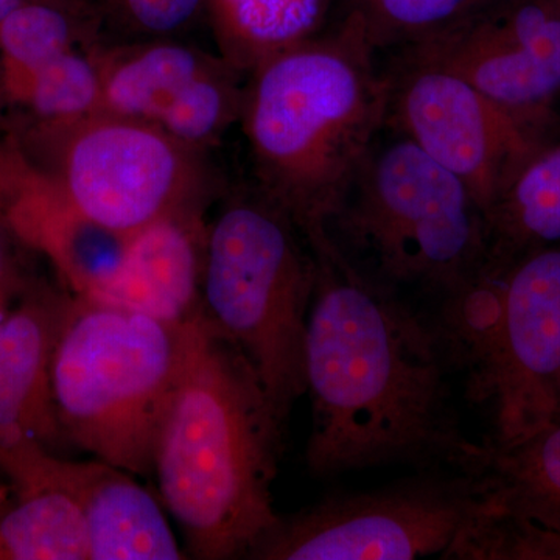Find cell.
Segmentation results:
<instances>
[{"instance_id": "e0dca14e", "label": "cell", "mask_w": 560, "mask_h": 560, "mask_svg": "<svg viewBox=\"0 0 560 560\" xmlns=\"http://www.w3.org/2000/svg\"><path fill=\"white\" fill-rule=\"evenodd\" d=\"M205 11L220 57L249 75L338 27L349 0H206Z\"/></svg>"}, {"instance_id": "44dd1931", "label": "cell", "mask_w": 560, "mask_h": 560, "mask_svg": "<svg viewBox=\"0 0 560 560\" xmlns=\"http://www.w3.org/2000/svg\"><path fill=\"white\" fill-rule=\"evenodd\" d=\"M86 0H28L0 21V57L7 88L16 94L36 70L79 47Z\"/></svg>"}, {"instance_id": "f546056e", "label": "cell", "mask_w": 560, "mask_h": 560, "mask_svg": "<svg viewBox=\"0 0 560 560\" xmlns=\"http://www.w3.org/2000/svg\"><path fill=\"white\" fill-rule=\"evenodd\" d=\"M559 419H560V407H559V418H558V420H559Z\"/></svg>"}, {"instance_id": "ba28073f", "label": "cell", "mask_w": 560, "mask_h": 560, "mask_svg": "<svg viewBox=\"0 0 560 560\" xmlns=\"http://www.w3.org/2000/svg\"><path fill=\"white\" fill-rule=\"evenodd\" d=\"M480 477L451 469L416 470L370 490L330 493L279 515L249 560H412L438 556L480 510Z\"/></svg>"}, {"instance_id": "3957f363", "label": "cell", "mask_w": 560, "mask_h": 560, "mask_svg": "<svg viewBox=\"0 0 560 560\" xmlns=\"http://www.w3.org/2000/svg\"><path fill=\"white\" fill-rule=\"evenodd\" d=\"M389 80L363 25L338 27L248 75L242 127L256 190L294 221L311 248L388 119Z\"/></svg>"}, {"instance_id": "5bb4252c", "label": "cell", "mask_w": 560, "mask_h": 560, "mask_svg": "<svg viewBox=\"0 0 560 560\" xmlns=\"http://www.w3.org/2000/svg\"><path fill=\"white\" fill-rule=\"evenodd\" d=\"M72 294L27 285L0 323V445L38 442L54 448L62 438L51 364Z\"/></svg>"}, {"instance_id": "d4e9b609", "label": "cell", "mask_w": 560, "mask_h": 560, "mask_svg": "<svg viewBox=\"0 0 560 560\" xmlns=\"http://www.w3.org/2000/svg\"><path fill=\"white\" fill-rule=\"evenodd\" d=\"M94 16L106 18L119 31L149 39L179 32L201 13L206 0H86Z\"/></svg>"}, {"instance_id": "52a82bcc", "label": "cell", "mask_w": 560, "mask_h": 560, "mask_svg": "<svg viewBox=\"0 0 560 560\" xmlns=\"http://www.w3.org/2000/svg\"><path fill=\"white\" fill-rule=\"evenodd\" d=\"M318 264L300 228L259 190L234 195L208 228L202 307L253 364L285 429L307 393L305 340Z\"/></svg>"}, {"instance_id": "f1b7e54d", "label": "cell", "mask_w": 560, "mask_h": 560, "mask_svg": "<svg viewBox=\"0 0 560 560\" xmlns=\"http://www.w3.org/2000/svg\"><path fill=\"white\" fill-rule=\"evenodd\" d=\"M14 304V301L9 300H0V323L5 318L7 313L10 312L11 305Z\"/></svg>"}, {"instance_id": "6da1fadb", "label": "cell", "mask_w": 560, "mask_h": 560, "mask_svg": "<svg viewBox=\"0 0 560 560\" xmlns=\"http://www.w3.org/2000/svg\"><path fill=\"white\" fill-rule=\"evenodd\" d=\"M312 250L308 470L331 478L399 464L477 475L485 444L460 425L456 368L436 318L353 270L331 242Z\"/></svg>"}, {"instance_id": "484cf974", "label": "cell", "mask_w": 560, "mask_h": 560, "mask_svg": "<svg viewBox=\"0 0 560 560\" xmlns=\"http://www.w3.org/2000/svg\"><path fill=\"white\" fill-rule=\"evenodd\" d=\"M11 232L2 210H0V300L14 301L20 298L28 283L22 280L14 260L10 241Z\"/></svg>"}, {"instance_id": "8992f818", "label": "cell", "mask_w": 560, "mask_h": 560, "mask_svg": "<svg viewBox=\"0 0 560 560\" xmlns=\"http://www.w3.org/2000/svg\"><path fill=\"white\" fill-rule=\"evenodd\" d=\"M471 404L506 447L555 422L560 407V243L485 270L436 316Z\"/></svg>"}, {"instance_id": "30bf717a", "label": "cell", "mask_w": 560, "mask_h": 560, "mask_svg": "<svg viewBox=\"0 0 560 560\" xmlns=\"http://www.w3.org/2000/svg\"><path fill=\"white\" fill-rule=\"evenodd\" d=\"M386 127L411 140L469 189L486 217L548 130L504 109L455 73L394 58Z\"/></svg>"}, {"instance_id": "2e32d148", "label": "cell", "mask_w": 560, "mask_h": 560, "mask_svg": "<svg viewBox=\"0 0 560 560\" xmlns=\"http://www.w3.org/2000/svg\"><path fill=\"white\" fill-rule=\"evenodd\" d=\"M0 210L14 235L49 257L70 294L92 301L102 296L130 235L84 219L54 180L0 197Z\"/></svg>"}, {"instance_id": "d6986e66", "label": "cell", "mask_w": 560, "mask_h": 560, "mask_svg": "<svg viewBox=\"0 0 560 560\" xmlns=\"http://www.w3.org/2000/svg\"><path fill=\"white\" fill-rule=\"evenodd\" d=\"M477 475L490 500L560 533V419L506 447L485 442Z\"/></svg>"}, {"instance_id": "ac0fdd59", "label": "cell", "mask_w": 560, "mask_h": 560, "mask_svg": "<svg viewBox=\"0 0 560 560\" xmlns=\"http://www.w3.org/2000/svg\"><path fill=\"white\" fill-rule=\"evenodd\" d=\"M10 485L13 499L0 511V560H90L83 514L66 490L35 478Z\"/></svg>"}, {"instance_id": "5b68a950", "label": "cell", "mask_w": 560, "mask_h": 560, "mask_svg": "<svg viewBox=\"0 0 560 560\" xmlns=\"http://www.w3.org/2000/svg\"><path fill=\"white\" fill-rule=\"evenodd\" d=\"M197 320L168 323L72 294L51 364L65 441L128 474L151 477Z\"/></svg>"}, {"instance_id": "7402d4cb", "label": "cell", "mask_w": 560, "mask_h": 560, "mask_svg": "<svg viewBox=\"0 0 560 560\" xmlns=\"http://www.w3.org/2000/svg\"><path fill=\"white\" fill-rule=\"evenodd\" d=\"M493 0H349L375 54H400L444 35Z\"/></svg>"}, {"instance_id": "cb8c5ba5", "label": "cell", "mask_w": 560, "mask_h": 560, "mask_svg": "<svg viewBox=\"0 0 560 560\" xmlns=\"http://www.w3.org/2000/svg\"><path fill=\"white\" fill-rule=\"evenodd\" d=\"M35 116L68 125L102 108V77L97 54L73 47L36 70L14 94Z\"/></svg>"}, {"instance_id": "4fadbf2b", "label": "cell", "mask_w": 560, "mask_h": 560, "mask_svg": "<svg viewBox=\"0 0 560 560\" xmlns=\"http://www.w3.org/2000/svg\"><path fill=\"white\" fill-rule=\"evenodd\" d=\"M0 474L9 481L35 478L79 503L90 560H179V547L160 501L128 471L101 459L77 463L38 442L0 445Z\"/></svg>"}, {"instance_id": "9a60e30c", "label": "cell", "mask_w": 560, "mask_h": 560, "mask_svg": "<svg viewBox=\"0 0 560 560\" xmlns=\"http://www.w3.org/2000/svg\"><path fill=\"white\" fill-rule=\"evenodd\" d=\"M206 248L208 228L198 210L154 221L128 237L116 275L95 301L168 323H194L205 311Z\"/></svg>"}, {"instance_id": "277c9868", "label": "cell", "mask_w": 560, "mask_h": 560, "mask_svg": "<svg viewBox=\"0 0 560 560\" xmlns=\"http://www.w3.org/2000/svg\"><path fill=\"white\" fill-rule=\"evenodd\" d=\"M385 130L327 224L334 248L364 278L441 302L463 293L489 259V221L451 172Z\"/></svg>"}, {"instance_id": "83f0119b", "label": "cell", "mask_w": 560, "mask_h": 560, "mask_svg": "<svg viewBox=\"0 0 560 560\" xmlns=\"http://www.w3.org/2000/svg\"><path fill=\"white\" fill-rule=\"evenodd\" d=\"M11 499H13V488H11L10 481L9 485L0 481V511L10 503Z\"/></svg>"}, {"instance_id": "4316f807", "label": "cell", "mask_w": 560, "mask_h": 560, "mask_svg": "<svg viewBox=\"0 0 560 560\" xmlns=\"http://www.w3.org/2000/svg\"><path fill=\"white\" fill-rule=\"evenodd\" d=\"M25 2H28V0H0V21Z\"/></svg>"}, {"instance_id": "8fae6325", "label": "cell", "mask_w": 560, "mask_h": 560, "mask_svg": "<svg viewBox=\"0 0 560 560\" xmlns=\"http://www.w3.org/2000/svg\"><path fill=\"white\" fill-rule=\"evenodd\" d=\"M394 58L434 66L550 130L560 95L559 0H493L455 28Z\"/></svg>"}, {"instance_id": "7c38bea8", "label": "cell", "mask_w": 560, "mask_h": 560, "mask_svg": "<svg viewBox=\"0 0 560 560\" xmlns=\"http://www.w3.org/2000/svg\"><path fill=\"white\" fill-rule=\"evenodd\" d=\"M103 113L142 121L200 150L241 120L248 75L220 55L149 39L97 54Z\"/></svg>"}, {"instance_id": "4dcf8cb0", "label": "cell", "mask_w": 560, "mask_h": 560, "mask_svg": "<svg viewBox=\"0 0 560 560\" xmlns=\"http://www.w3.org/2000/svg\"><path fill=\"white\" fill-rule=\"evenodd\" d=\"M559 3H560V0H559Z\"/></svg>"}, {"instance_id": "9c48e42d", "label": "cell", "mask_w": 560, "mask_h": 560, "mask_svg": "<svg viewBox=\"0 0 560 560\" xmlns=\"http://www.w3.org/2000/svg\"><path fill=\"white\" fill-rule=\"evenodd\" d=\"M62 197L92 223L131 235L198 210V150L142 121L98 113L61 125Z\"/></svg>"}, {"instance_id": "7a4b0ae2", "label": "cell", "mask_w": 560, "mask_h": 560, "mask_svg": "<svg viewBox=\"0 0 560 560\" xmlns=\"http://www.w3.org/2000/svg\"><path fill=\"white\" fill-rule=\"evenodd\" d=\"M282 434L253 364L202 312L153 463L187 556L248 559L276 525Z\"/></svg>"}, {"instance_id": "ffe728a7", "label": "cell", "mask_w": 560, "mask_h": 560, "mask_svg": "<svg viewBox=\"0 0 560 560\" xmlns=\"http://www.w3.org/2000/svg\"><path fill=\"white\" fill-rule=\"evenodd\" d=\"M492 260L560 243V143L530 158L488 215Z\"/></svg>"}, {"instance_id": "603a6c76", "label": "cell", "mask_w": 560, "mask_h": 560, "mask_svg": "<svg viewBox=\"0 0 560 560\" xmlns=\"http://www.w3.org/2000/svg\"><path fill=\"white\" fill-rule=\"evenodd\" d=\"M440 559L560 560V533L501 506L486 493L485 504L464 523Z\"/></svg>"}]
</instances>
